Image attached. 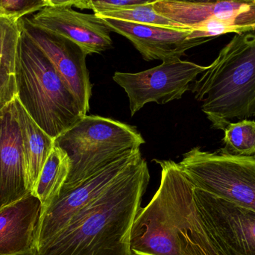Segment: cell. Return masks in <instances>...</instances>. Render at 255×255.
I'll return each instance as SVG.
<instances>
[{"label":"cell","mask_w":255,"mask_h":255,"mask_svg":"<svg viewBox=\"0 0 255 255\" xmlns=\"http://www.w3.org/2000/svg\"><path fill=\"white\" fill-rule=\"evenodd\" d=\"M150 174L146 160L128 167L34 255H132L130 233Z\"/></svg>","instance_id":"6da1fadb"},{"label":"cell","mask_w":255,"mask_h":255,"mask_svg":"<svg viewBox=\"0 0 255 255\" xmlns=\"http://www.w3.org/2000/svg\"><path fill=\"white\" fill-rule=\"evenodd\" d=\"M154 161L161 168L160 186L135 219L130 233L132 254L221 255L204 224L194 186L178 163Z\"/></svg>","instance_id":"7a4b0ae2"},{"label":"cell","mask_w":255,"mask_h":255,"mask_svg":"<svg viewBox=\"0 0 255 255\" xmlns=\"http://www.w3.org/2000/svg\"><path fill=\"white\" fill-rule=\"evenodd\" d=\"M212 127L255 115V28L236 34L190 86Z\"/></svg>","instance_id":"3957f363"},{"label":"cell","mask_w":255,"mask_h":255,"mask_svg":"<svg viewBox=\"0 0 255 255\" xmlns=\"http://www.w3.org/2000/svg\"><path fill=\"white\" fill-rule=\"evenodd\" d=\"M20 28L18 97L39 127L55 139L85 115L50 61L27 35L21 20Z\"/></svg>","instance_id":"277c9868"},{"label":"cell","mask_w":255,"mask_h":255,"mask_svg":"<svg viewBox=\"0 0 255 255\" xmlns=\"http://www.w3.org/2000/svg\"><path fill=\"white\" fill-rule=\"evenodd\" d=\"M145 142L132 126L96 115L82 117L55 139L70 162V173L61 190L76 187Z\"/></svg>","instance_id":"5b68a950"},{"label":"cell","mask_w":255,"mask_h":255,"mask_svg":"<svg viewBox=\"0 0 255 255\" xmlns=\"http://www.w3.org/2000/svg\"><path fill=\"white\" fill-rule=\"evenodd\" d=\"M178 166L196 188L255 211V155H234L223 148L210 152L197 146Z\"/></svg>","instance_id":"8992f818"},{"label":"cell","mask_w":255,"mask_h":255,"mask_svg":"<svg viewBox=\"0 0 255 255\" xmlns=\"http://www.w3.org/2000/svg\"><path fill=\"white\" fill-rule=\"evenodd\" d=\"M208 68L190 61L172 60L139 73L116 72L113 79L127 93L133 116L148 103L164 105L182 98L198 76Z\"/></svg>","instance_id":"52a82bcc"},{"label":"cell","mask_w":255,"mask_h":255,"mask_svg":"<svg viewBox=\"0 0 255 255\" xmlns=\"http://www.w3.org/2000/svg\"><path fill=\"white\" fill-rule=\"evenodd\" d=\"M204 224L221 255H255V211L194 187Z\"/></svg>","instance_id":"ba28073f"},{"label":"cell","mask_w":255,"mask_h":255,"mask_svg":"<svg viewBox=\"0 0 255 255\" xmlns=\"http://www.w3.org/2000/svg\"><path fill=\"white\" fill-rule=\"evenodd\" d=\"M141 158L140 148L133 150L76 187L61 190L42 211L37 248L62 230L79 211L101 194L128 167Z\"/></svg>","instance_id":"9c48e42d"},{"label":"cell","mask_w":255,"mask_h":255,"mask_svg":"<svg viewBox=\"0 0 255 255\" xmlns=\"http://www.w3.org/2000/svg\"><path fill=\"white\" fill-rule=\"evenodd\" d=\"M20 20L27 35L50 61L79 102L84 115H87L92 96V84L86 64L88 55L73 42L35 28L24 18Z\"/></svg>","instance_id":"30bf717a"},{"label":"cell","mask_w":255,"mask_h":255,"mask_svg":"<svg viewBox=\"0 0 255 255\" xmlns=\"http://www.w3.org/2000/svg\"><path fill=\"white\" fill-rule=\"evenodd\" d=\"M24 19L35 28L73 42L88 55L112 47L111 30L95 13H81L69 6H46Z\"/></svg>","instance_id":"8fae6325"},{"label":"cell","mask_w":255,"mask_h":255,"mask_svg":"<svg viewBox=\"0 0 255 255\" xmlns=\"http://www.w3.org/2000/svg\"><path fill=\"white\" fill-rule=\"evenodd\" d=\"M153 8L159 14L188 28L213 22L229 33L246 32L255 28V1L230 0L205 4L157 0Z\"/></svg>","instance_id":"7c38bea8"},{"label":"cell","mask_w":255,"mask_h":255,"mask_svg":"<svg viewBox=\"0 0 255 255\" xmlns=\"http://www.w3.org/2000/svg\"><path fill=\"white\" fill-rule=\"evenodd\" d=\"M102 19L111 31L130 40L146 61L181 59L189 49L212 40L211 37L189 39L191 29L142 25L111 18Z\"/></svg>","instance_id":"4fadbf2b"},{"label":"cell","mask_w":255,"mask_h":255,"mask_svg":"<svg viewBox=\"0 0 255 255\" xmlns=\"http://www.w3.org/2000/svg\"><path fill=\"white\" fill-rule=\"evenodd\" d=\"M29 193L13 101L0 112V209Z\"/></svg>","instance_id":"5bb4252c"},{"label":"cell","mask_w":255,"mask_h":255,"mask_svg":"<svg viewBox=\"0 0 255 255\" xmlns=\"http://www.w3.org/2000/svg\"><path fill=\"white\" fill-rule=\"evenodd\" d=\"M42 211L31 193L0 209V255L35 253Z\"/></svg>","instance_id":"9a60e30c"},{"label":"cell","mask_w":255,"mask_h":255,"mask_svg":"<svg viewBox=\"0 0 255 255\" xmlns=\"http://www.w3.org/2000/svg\"><path fill=\"white\" fill-rule=\"evenodd\" d=\"M14 107L23 148L27 187L31 193L55 145V139L39 127L18 97L15 99Z\"/></svg>","instance_id":"2e32d148"},{"label":"cell","mask_w":255,"mask_h":255,"mask_svg":"<svg viewBox=\"0 0 255 255\" xmlns=\"http://www.w3.org/2000/svg\"><path fill=\"white\" fill-rule=\"evenodd\" d=\"M70 162L66 151L54 145L31 194L40 201L43 210L59 194L70 173Z\"/></svg>","instance_id":"e0dca14e"},{"label":"cell","mask_w":255,"mask_h":255,"mask_svg":"<svg viewBox=\"0 0 255 255\" xmlns=\"http://www.w3.org/2000/svg\"><path fill=\"white\" fill-rule=\"evenodd\" d=\"M94 12L97 16L101 18H111L154 26L190 29L181 24L174 22L164 16L159 14L153 8L152 3L121 7H103L96 9Z\"/></svg>","instance_id":"ac0fdd59"},{"label":"cell","mask_w":255,"mask_h":255,"mask_svg":"<svg viewBox=\"0 0 255 255\" xmlns=\"http://www.w3.org/2000/svg\"><path fill=\"white\" fill-rule=\"evenodd\" d=\"M223 130L225 151L234 155H255V121L231 122Z\"/></svg>","instance_id":"d6986e66"},{"label":"cell","mask_w":255,"mask_h":255,"mask_svg":"<svg viewBox=\"0 0 255 255\" xmlns=\"http://www.w3.org/2000/svg\"><path fill=\"white\" fill-rule=\"evenodd\" d=\"M18 44L19 41L0 55V112L18 97Z\"/></svg>","instance_id":"ffe728a7"},{"label":"cell","mask_w":255,"mask_h":255,"mask_svg":"<svg viewBox=\"0 0 255 255\" xmlns=\"http://www.w3.org/2000/svg\"><path fill=\"white\" fill-rule=\"evenodd\" d=\"M44 0H3V12L6 17L20 19L46 7Z\"/></svg>","instance_id":"44dd1931"},{"label":"cell","mask_w":255,"mask_h":255,"mask_svg":"<svg viewBox=\"0 0 255 255\" xmlns=\"http://www.w3.org/2000/svg\"><path fill=\"white\" fill-rule=\"evenodd\" d=\"M20 19L0 16V55L19 41Z\"/></svg>","instance_id":"7402d4cb"},{"label":"cell","mask_w":255,"mask_h":255,"mask_svg":"<svg viewBox=\"0 0 255 255\" xmlns=\"http://www.w3.org/2000/svg\"><path fill=\"white\" fill-rule=\"evenodd\" d=\"M93 10L107 7L134 5V4H151L157 0H90Z\"/></svg>","instance_id":"603a6c76"},{"label":"cell","mask_w":255,"mask_h":255,"mask_svg":"<svg viewBox=\"0 0 255 255\" xmlns=\"http://www.w3.org/2000/svg\"><path fill=\"white\" fill-rule=\"evenodd\" d=\"M47 6L51 7H60V6H69V7H78V8L89 9L92 10V4L90 0H44Z\"/></svg>","instance_id":"cb8c5ba5"},{"label":"cell","mask_w":255,"mask_h":255,"mask_svg":"<svg viewBox=\"0 0 255 255\" xmlns=\"http://www.w3.org/2000/svg\"><path fill=\"white\" fill-rule=\"evenodd\" d=\"M166 1L193 3V4H205V3H214L218 1H230V0H166ZM244 1H255V0H244Z\"/></svg>","instance_id":"d4e9b609"},{"label":"cell","mask_w":255,"mask_h":255,"mask_svg":"<svg viewBox=\"0 0 255 255\" xmlns=\"http://www.w3.org/2000/svg\"><path fill=\"white\" fill-rule=\"evenodd\" d=\"M0 16H4L3 12V0H0Z\"/></svg>","instance_id":"484cf974"},{"label":"cell","mask_w":255,"mask_h":255,"mask_svg":"<svg viewBox=\"0 0 255 255\" xmlns=\"http://www.w3.org/2000/svg\"><path fill=\"white\" fill-rule=\"evenodd\" d=\"M16 255H34V253H28V254Z\"/></svg>","instance_id":"4316f807"},{"label":"cell","mask_w":255,"mask_h":255,"mask_svg":"<svg viewBox=\"0 0 255 255\" xmlns=\"http://www.w3.org/2000/svg\"><path fill=\"white\" fill-rule=\"evenodd\" d=\"M132 255H133V254H132Z\"/></svg>","instance_id":"83f0119b"}]
</instances>
